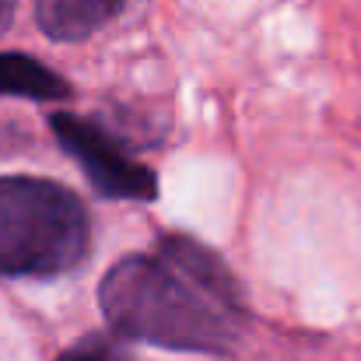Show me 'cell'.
<instances>
[{"label":"cell","instance_id":"7","mask_svg":"<svg viewBox=\"0 0 361 361\" xmlns=\"http://www.w3.org/2000/svg\"><path fill=\"white\" fill-rule=\"evenodd\" d=\"M11 14H14V0H0V32L7 28V21H11Z\"/></svg>","mask_w":361,"mask_h":361},{"label":"cell","instance_id":"3","mask_svg":"<svg viewBox=\"0 0 361 361\" xmlns=\"http://www.w3.org/2000/svg\"><path fill=\"white\" fill-rule=\"evenodd\" d=\"M53 130H56V140L81 161L85 176L92 179V186L99 193L126 197V200H154L158 197L154 176L144 165H137L133 158H126L113 144V137L102 133L95 123L78 120L71 113H56Z\"/></svg>","mask_w":361,"mask_h":361},{"label":"cell","instance_id":"5","mask_svg":"<svg viewBox=\"0 0 361 361\" xmlns=\"http://www.w3.org/2000/svg\"><path fill=\"white\" fill-rule=\"evenodd\" d=\"M0 95H25L35 102H53V99H67L71 88L63 85L60 74H53L39 60L21 56V53H4L0 56Z\"/></svg>","mask_w":361,"mask_h":361},{"label":"cell","instance_id":"6","mask_svg":"<svg viewBox=\"0 0 361 361\" xmlns=\"http://www.w3.org/2000/svg\"><path fill=\"white\" fill-rule=\"evenodd\" d=\"M60 361H126V351H123L113 337L92 334V337L78 341L74 348H67V351L60 355Z\"/></svg>","mask_w":361,"mask_h":361},{"label":"cell","instance_id":"2","mask_svg":"<svg viewBox=\"0 0 361 361\" xmlns=\"http://www.w3.org/2000/svg\"><path fill=\"white\" fill-rule=\"evenodd\" d=\"M92 225L85 204L53 179H0V274L56 277L88 256Z\"/></svg>","mask_w":361,"mask_h":361},{"label":"cell","instance_id":"1","mask_svg":"<svg viewBox=\"0 0 361 361\" xmlns=\"http://www.w3.org/2000/svg\"><path fill=\"white\" fill-rule=\"evenodd\" d=\"M109 326L172 351L225 355L242 334V291L200 242L169 235L151 256H126L99 284Z\"/></svg>","mask_w":361,"mask_h":361},{"label":"cell","instance_id":"4","mask_svg":"<svg viewBox=\"0 0 361 361\" xmlns=\"http://www.w3.org/2000/svg\"><path fill=\"white\" fill-rule=\"evenodd\" d=\"M130 0H35V21L49 39L78 42L120 18Z\"/></svg>","mask_w":361,"mask_h":361}]
</instances>
